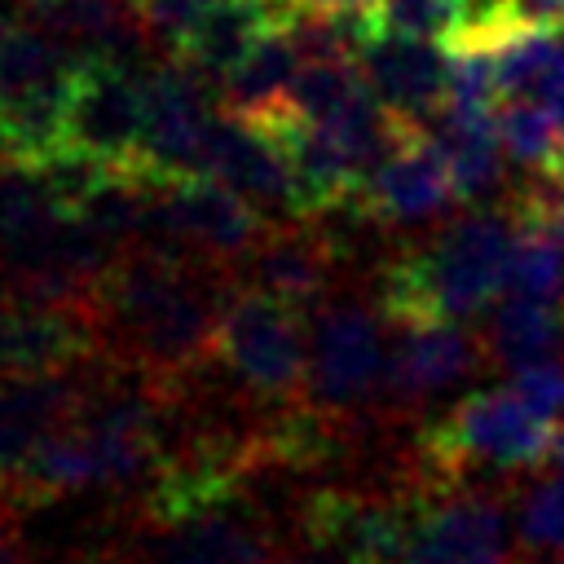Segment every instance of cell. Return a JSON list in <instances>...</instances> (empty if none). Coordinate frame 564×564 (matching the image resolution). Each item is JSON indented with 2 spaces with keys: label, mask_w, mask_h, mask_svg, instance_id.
I'll use <instances>...</instances> for the list:
<instances>
[{
  "label": "cell",
  "mask_w": 564,
  "mask_h": 564,
  "mask_svg": "<svg viewBox=\"0 0 564 564\" xmlns=\"http://www.w3.org/2000/svg\"><path fill=\"white\" fill-rule=\"evenodd\" d=\"M234 286V273L203 256L123 251L88 304L97 352L167 388H185L216 361V326Z\"/></svg>",
  "instance_id": "6da1fadb"
},
{
  "label": "cell",
  "mask_w": 564,
  "mask_h": 564,
  "mask_svg": "<svg viewBox=\"0 0 564 564\" xmlns=\"http://www.w3.org/2000/svg\"><path fill=\"white\" fill-rule=\"evenodd\" d=\"M520 225L511 207H471L427 238L401 242L375 278V304L397 322H471L507 291Z\"/></svg>",
  "instance_id": "7a4b0ae2"
},
{
  "label": "cell",
  "mask_w": 564,
  "mask_h": 564,
  "mask_svg": "<svg viewBox=\"0 0 564 564\" xmlns=\"http://www.w3.org/2000/svg\"><path fill=\"white\" fill-rule=\"evenodd\" d=\"M555 441V419L516 388H480L419 423L405 471L423 480H516L538 471Z\"/></svg>",
  "instance_id": "3957f363"
},
{
  "label": "cell",
  "mask_w": 564,
  "mask_h": 564,
  "mask_svg": "<svg viewBox=\"0 0 564 564\" xmlns=\"http://www.w3.org/2000/svg\"><path fill=\"white\" fill-rule=\"evenodd\" d=\"M216 366L260 410L300 405L304 388H308L304 313L264 291L234 286V295L220 313V326H216Z\"/></svg>",
  "instance_id": "277c9868"
},
{
  "label": "cell",
  "mask_w": 564,
  "mask_h": 564,
  "mask_svg": "<svg viewBox=\"0 0 564 564\" xmlns=\"http://www.w3.org/2000/svg\"><path fill=\"white\" fill-rule=\"evenodd\" d=\"M379 304L339 295L313 308L308 326V388L304 401L317 405L330 423L357 427L383 410L388 357Z\"/></svg>",
  "instance_id": "5b68a950"
},
{
  "label": "cell",
  "mask_w": 564,
  "mask_h": 564,
  "mask_svg": "<svg viewBox=\"0 0 564 564\" xmlns=\"http://www.w3.org/2000/svg\"><path fill=\"white\" fill-rule=\"evenodd\" d=\"M414 516L401 564H524L511 489L489 480L414 476Z\"/></svg>",
  "instance_id": "8992f818"
},
{
  "label": "cell",
  "mask_w": 564,
  "mask_h": 564,
  "mask_svg": "<svg viewBox=\"0 0 564 564\" xmlns=\"http://www.w3.org/2000/svg\"><path fill=\"white\" fill-rule=\"evenodd\" d=\"M145 70L128 57H84L66 93L57 154H75L110 172H141Z\"/></svg>",
  "instance_id": "52a82bcc"
},
{
  "label": "cell",
  "mask_w": 564,
  "mask_h": 564,
  "mask_svg": "<svg viewBox=\"0 0 564 564\" xmlns=\"http://www.w3.org/2000/svg\"><path fill=\"white\" fill-rule=\"evenodd\" d=\"M212 79H203L185 57H167L145 70V137L141 172L145 176H203L207 141L220 106L207 101Z\"/></svg>",
  "instance_id": "ba28073f"
},
{
  "label": "cell",
  "mask_w": 564,
  "mask_h": 564,
  "mask_svg": "<svg viewBox=\"0 0 564 564\" xmlns=\"http://www.w3.org/2000/svg\"><path fill=\"white\" fill-rule=\"evenodd\" d=\"M463 203L454 189V172L423 128H401L392 150L375 163L366 176L352 216H366L383 229H419L449 216V207Z\"/></svg>",
  "instance_id": "9c48e42d"
},
{
  "label": "cell",
  "mask_w": 564,
  "mask_h": 564,
  "mask_svg": "<svg viewBox=\"0 0 564 564\" xmlns=\"http://www.w3.org/2000/svg\"><path fill=\"white\" fill-rule=\"evenodd\" d=\"M485 366H494L489 344L463 322H397V344L388 352L383 410L419 414L427 401L476 379Z\"/></svg>",
  "instance_id": "30bf717a"
},
{
  "label": "cell",
  "mask_w": 564,
  "mask_h": 564,
  "mask_svg": "<svg viewBox=\"0 0 564 564\" xmlns=\"http://www.w3.org/2000/svg\"><path fill=\"white\" fill-rule=\"evenodd\" d=\"M229 273L238 286L264 291L300 313H313L330 300L339 273V242L322 234L317 220H273Z\"/></svg>",
  "instance_id": "8fae6325"
},
{
  "label": "cell",
  "mask_w": 564,
  "mask_h": 564,
  "mask_svg": "<svg viewBox=\"0 0 564 564\" xmlns=\"http://www.w3.org/2000/svg\"><path fill=\"white\" fill-rule=\"evenodd\" d=\"M357 62H361L375 97L405 128L427 132V123L449 101V48L436 44V40H414V35H392V31H361Z\"/></svg>",
  "instance_id": "7c38bea8"
},
{
  "label": "cell",
  "mask_w": 564,
  "mask_h": 564,
  "mask_svg": "<svg viewBox=\"0 0 564 564\" xmlns=\"http://www.w3.org/2000/svg\"><path fill=\"white\" fill-rule=\"evenodd\" d=\"M203 176L234 185L269 220H308L304 194H300V181H295V167H291L282 141L273 132H264L260 123L234 119L229 110H220L212 123Z\"/></svg>",
  "instance_id": "4fadbf2b"
},
{
  "label": "cell",
  "mask_w": 564,
  "mask_h": 564,
  "mask_svg": "<svg viewBox=\"0 0 564 564\" xmlns=\"http://www.w3.org/2000/svg\"><path fill=\"white\" fill-rule=\"evenodd\" d=\"M88 366L93 361L53 375H0V498L13 502L35 449L75 414Z\"/></svg>",
  "instance_id": "5bb4252c"
},
{
  "label": "cell",
  "mask_w": 564,
  "mask_h": 564,
  "mask_svg": "<svg viewBox=\"0 0 564 564\" xmlns=\"http://www.w3.org/2000/svg\"><path fill=\"white\" fill-rule=\"evenodd\" d=\"M101 357L88 313L0 295V375H53Z\"/></svg>",
  "instance_id": "9a60e30c"
},
{
  "label": "cell",
  "mask_w": 564,
  "mask_h": 564,
  "mask_svg": "<svg viewBox=\"0 0 564 564\" xmlns=\"http://www.w3.org/2000/svg\"><path fill=\"white\" fill-rule=\"evenodd\" d=\"M291 4L295 0H212L198 13V22L189 26V35H185L176 57H185L203 79L220 84L256 48V40L269 26L286 22Z\"/></svg>",
  "instance_id": "2e32d148"
},
{
  "label": "cell",
  "mask_w": 564,
  "mask_h": 564,
  "mask_svg": "<svg viewBox=\"0 0 564 564\" xmlns=\"http://www.w3.org/2000/svg\"><path fill=\"white\" fill-rule=\"evenodd\" d=\"M300 66H304V57H300L286 22L269 26L256 40V48L220 79V110H229L234 119H247V123H269V119L286 115V97H291Z\"/></svg>",
  "instance_id": "e0dca14e"
},
{
  "label": "cell",
  "mask_w": 564,
  "mask_h": 564,
  "mask_svg": "<svg viewBox=\"0 0 564 564\" xmlns=\"http://www.w3.org/2000/svg\"><path fill=\"white\" fill-rule=\"evenodd\" d=\"M432 141L441 145L449 172H454V189L463 203H480L485 194L498 189L502 181V137H498V115L489 110H458L445 106L432 123H427Z\"/></svg>",
  "instance_id": "ac0fdd59"
},
{
  "label": "cell",
  "mask_w": 564,
  "mask_h": 564,
  "mask_svg": "<svg viewBox=\"0 0 564 564\" xmlns=\"http://www.w3.org/2000/svg\"><path fill=\"white\" fill-rule=\"evenodd\" d=\"M485 344H489V357L498 366H507V370H520L529 361L555 357L564 348V304L502 295L494 304Z\"/></svg>",
  "instance_id": "d6986e66"
},
{
  "label": "cell",
  "mask_w": 564,
  "mask_h": 564,
  "mask_svg": "<svg viewBox=\"0 0 564 564\" xmlns=\"http://www.w3.org/2000/svg\"><path fill=\"white\" fill-rule=\"evenodd\" d=\"M516 533L524 564H564V471L551 463L529 471V485H520Z\"/></svg>",
  "instance_id": "ffe728a7"
},
{
  "label": "cell",
  "mask_w": 564,
  "mask_h": 564,
  "mask_svg": "<svg viewBox=\"0 0 564 564\" xmlns=\"http://www.w3.org/2000/svg\"><path fill=\"white\" fill-rule=\"evenodd\" d=\"M498 137H502L507 159H511L516 167H524L529 176H555V172H560L564 128L551 119L546 106H538V101H529V97H502Z\"/></svg>",
  "instance_id": "44dd1931"
},
{
  "label": "cell",
  "mask_w": 564,
  "mask_h": 564,
  "mask_svg": "<svg viewBox=\"0 0 564 564\" xmlns=\"http://www.w3.org/2000/svg\"><path fill=\"white\" fill-rule=\"evenodd\" d=\"M480 0H375L366 13V31H392L414 40L449 44L476 18Z\"/></svg>",
  "instance_id": "7402d4cb"
},
{
  "label": "cell",
  "mask_w": 564,
  "mask_h": 564,
  "mask_svg": "<svg viewBox=\"0 0 564 564\" xmlns=\"http://www.w3.org/2000/svg\"><path fill=\"white\" fill-rule=\"evenodd\" d=\"M502 295L564 304V247L542 229H520V238L511 247Z\"/></svg>",
  "instance_id": "603a6c76"
},
{
  "label": "cell",
  "mask_w": 564,
  "mask_h": 564,
  "mask_svg": "<svg viewBox=\"0 0 564 564\" xmlns=\"http://www.w3.org/2000/svg\"><path fill=\"white\" fill-rule=\"evenodd\" d=\"M511 216L520 229H542L564 247V181L555 176H533L507 198Z\"/></svg>",
  "instance_id": "cb8c5ba5"
},
{
  "label": "cell",
  "mask_w": 564,
  "mask_h": 564,
  "mask_svg": "<svg viewBox=\"0 0 564 564\" xmlns=\"http://www.w3.org/2000/svg\"><path fill=\"white\" fill-rule=\"evenodd\" d=\"M212 0H137V13L145 22V35L167 48V53H181L189 26L198 22V13L207 9Z\"/></svg>",
  "instance_id": "d4e9b609"
},
{
  "label": "cell",
  "mask_w": 564,
  "mask_h": 564,
  "mask_svg": "<svg viewBox=\"0 0 564 564\" xmlns=\"http://www.w3.org/2000/svg\"><path fill=\"white\" fill-rule=\"evenodd\" d=\"M511 388H516L529 405H538L542 414H551V419L564 414V361H555V357L529 361V366L511 370Z\"/></svg>",
  "instance_id": "484cf974"
},
{
  "label": "cell",
  "mask_w": 564,
  "mask_h": 564,
  "mask_svg": "<svg viewBox=\"0 0 564 564\" xmlns=\"http://www.w3.org/2000/svg\"><path fill=\"white\" fill-rule=\"evenodd\" d=\"M533 101L546 106L551 119L564 128V31H560V40H555V53H551V62H546L538 88H533Z\"/></svg>",
  "instance_id": "4316f807"
},
{
  "label": "cell",
  "mask_w": 564,
  "mask_h": 564,
  "mask_svg": "<svg viewBox=\"0 0 564 564\" xmlns=\"http://www.w3.org/2000/svg\"><path fill=\"white\" fill-rule=\"evenodd\" d=\"M282 564H348V560H339V555H330V551H322V546L295 542V546H291V555H286Z\"/></svg>",
  "instance_id": "83f0119b"
},
{
  "label": "cell",
  "mask_w": 564,
  "mask_h": 564,
  "mask_svg": "<svg viewBox=\"0 0 564 564\" xmlns=\"http://www.w3.org/2000/svg\"><path fill=\"white\" fill-rule=\"evenodd\" d=\"M300 4H313V9H326V13H370L375 0H300Z\"/></svg>",
  "instance_id": "f1b7e54d"
},
{
  "label": "cell",
  "mask_w": 564,
  "mask_h": 564,
  "mask_svg": "<svg viewBox=\"0 0 564 564\" xmlns=\"http://www.w3.org/2000/svg\"><path fill=\"white\" fill-rule=\"evenodd\" d=\"M9 163H18V154H13V141H9V132L0 128V172H4Z\"/></svg>",
  "instance_id": "f546056e"
},
{
  "label": "cell",
  "mask_w": 564,
  "mask_h": 564,
  "mask_svg": "<svg viewBox=\"0 0 564 564\" xmlns=\"http://www.w3.org/2000/svg\"><path fill=\"white\" fill-rule=\"evenodd\" d=\"M546 463H551L555 471H564V436L555 441V449H551V458H546Z\"/></svg>",
  "instance_id": "4dcf8cb0"
},
{
  "label": "cell",
  "mask_w": 564,
  "mask_h": 564,
  "mask_svg": "<svg viewBox=\"0 0 564 564\" xmlns=\"http://www.w3.org/2000/svg\"><path fill=\"white\" fill-rule=\"evenodd\" d=\"M555 181H564V154H560V172H555Z\"/></svg>",
  "instance_id": "1f68e13d"
}]
</instances>
